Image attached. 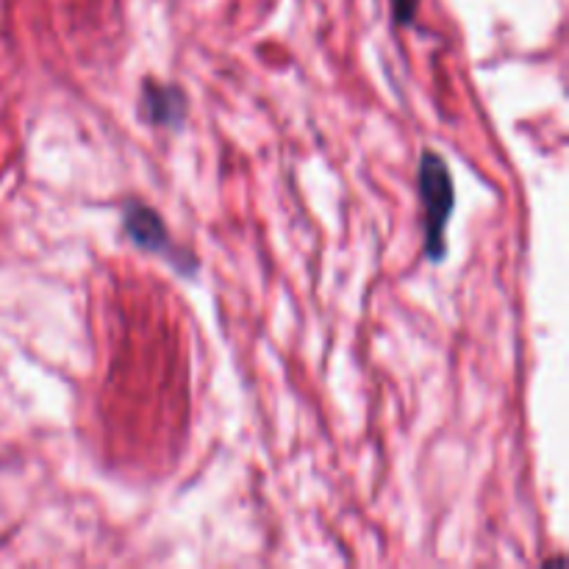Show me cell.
<instances>
[{
	"instance_id": "1",
	"label": "cell",
	"mask_w": 569,
	"mask_h": 569,
	"mask_svg": "<svg viewBox=\"0 0 569 569\" xmlns=\"http://www.w3.org/2000/svg\"><path fill=\"white\" fill-rule=\"evenodd\" d=\"M417 189H420L422 226H426V253L431 261H442L448 253L445 231L456 209V187L448 161L433 150H422Z\"/></svg>"
},
{
	"instance_id": "2",
	"label": "cell",
	"mask_w": 569,
	"mask_h": 569,
	"mask_svg": "<svg viewBox=\"0 0 569 569\" xmlns=\"http://www.w3.org/2000/svg\"><path fill=\"white\" fill-rule=\"evenodd\" d=\"M122 228H126L128 239H131L139 250L161 256V259H167L170 264H176L183 276H192V272L198 270L194 256L172 244L170 231H167L159 211L150 209L142 200H128V203L122 206Z\"/></svg>"
},
{
	"instance_id": "3",
	"label": "cell",
	"mask_w": 569,
	"mask_h": 569,
	"mask_svg": "<svg viewBox=\"0 0 569 569\" xmlns=\"http://www.w3.org/2000/svg\"><path fill=\"white\" fill-rule=\"evenodd\" d=\"M139 111L150 126L181 128L189 117V100L178 83H159L156 78H144L139 92Z\"/></svg>"
},
{
	"instance_id": "4",
	"label": "cell",
	"mask_w": 569,
	"mask_h": 569,
	"mask_svg": "<svg viewBox=\"0 0 569 569\" xmlns=\"http://www.w3.org/2000/svg\"><path fill=\"white\" fill-rule=\"evenodd\" d=\"M417 6H420V0H392L395 22H398V26H409L417 14Z\"/></svg>"
}]
</instances>
